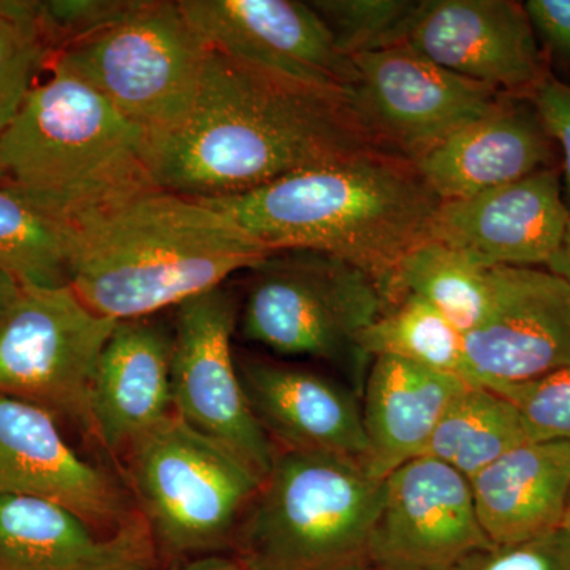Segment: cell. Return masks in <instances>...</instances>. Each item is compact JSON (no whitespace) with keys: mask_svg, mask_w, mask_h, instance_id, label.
I'll return each instance as SVG.
<instances>
[{"mask_svg":"<svg viewBox=\"0 0 570 570\" xmlns=\"http://www.w3.org/2000/svg\"><path fill=\"white\" fill-rule=\"evenodd\" d=\"M376 153L390 154L366 132L351 97L212 50L189 118L151 142L149 170L160 189L202 200Z\"/></svg>","mask_w":570,"mask_h":570,"instance_id":"6da1fadb","label":"cell"},{"mask_svg":"<svg viewBox=\"0 0 570 570\" xmlns=\"http://www.w3.org/2000/svg\"><path fill=\"white\" fill-rule=\"evenodd\" d=\"M70 287L99 316L151 317L272 257L227 214L149 187L81 216Z\"/></svg>","mask_w":570,"mask_h":570,"instance_id":"7a4b0ae2","label":"cell"},{"mask_svg":"<svg viewBox=\"0 0 570 570\" xmlns=\"http://www.w3.org/2000/svg\"><path fill=\"white\" fill-rule=\"evenodd\" d=\"M202 200L232 217L269 253L309 250L365 269L389 303L397 265L426 242L441 204L412 164L385 153Z\"/></svg>","mask_w":570,"mask_h":570,"instance_id":"3957f363","label":"cell"},{"mask_svg":"<svg viewBox=\"0 0 570 570\" xmlns=\"http://www.w3.org/2000/svg\"><path fill=\"white\" fill-rule=\"evenodd\" d=\"M47 69L0 140L2 184L70 223L157 187L148 134L61 62Z\"/></svg>","mask_w":570,"mask_h":570,"instance_id":"277c9868","label":"cell"},{"mask_svg":"<svg viewBox=\"0 0 570 570\" xmlns=\"http://www.w3.org/2000/svg\"><path fill=\"white\" fill-rule=\"evenodd\" d=\"M384 480L362 463L277 450L236 528L246 570H373L371 540Z\"/></svg>","mask_w":570,"mask_h":570,"instance_id":"5b68a950","label":"cell"},{"mask_svg":"<svg viewBox=\"0 0 570 570\" xmlns=\"http://www.w3.org/2000/svg\"><path fill=\"white\" fill-rule=\"evenodd\" d=\"M250 272L238 316L246 340L277 355L346 366L362 393L371 360L360 336L389 305L377 281L348 262L309 250L273 254Z\"/></svg>","mask_w":570,"mask_h":570,"instance_id":"8992f818","label":"cell"},{"mask_svg":"<svg viewBox=\"0 0 570 570\" xmlns=\"http://www.w3.org/2000/svg\"><path fill=\"white\" fill-rule=\"evenodd\" d=\"M127 475L154 546L186 560L234 542L264 479L174 415L126 452Z\"/></svg>","mask_w":570,"mask_h":570,"instance_id":"52a82bcc","label":"cell"},{"mask_svg":"<svg viewBox=\"0 0 570 570\" xmlns=\"http://www.w3.org/2000/svg\"><path fill=\"white\" fill-rule=\"evenodd\" d=\"M209 51L179 2L134 0L118 21L50 59L89 82L153 142L189 118Z\"/></svg>","mask_w":570,"mask_h":570,"instance_id":"ba28073f","label":"cell"},{"mask_svg":"<svg viewBox=\"0 0 570 570\" xmlns=\"http://www.w3.org/2000/svg\"><path fill=\"white\" fill-rule=\"evenodd\" d=\"M116 325L70 285L20 287L0 309V395L36 404L92 436L94 379Z\"/></svg>","mask_w":570,"mask_h":570,"instance_id":"9c48e42d","label":"cell"},{"mask_svg":"<svg viewBox=\"0 0 570 570\" xmlns=\"http://www.w3.org/2000/svg\"><path fill=\"white\" fill-rule=\"evenodd\" d=\"M238 316V302L224 285L176 307L174 407L184 423L265 479L277 450L250 411L239 377L232 348Z\"/></svg>","mask_w":570,"mask_h":570,"instance_id":"30bf717a","label":"cell"},{"mask_svg":"<svg viewBox=\"0 0 570 570\" xmlns=\"http://www.w3.org/2000/svg\"><path fill=\"white\" fill-rule=\"evenodd\" d=\"M354 63L355 115L382 149L409 164L508 96L442 69L406 43L356 56Z\"/></svg>","mask_w":570,"mask_h":570,"instance_id":"8fae6325","label":"cell"},{"mask_svg":"<svg viewBox=\"0 0 570 570\" xmlns=\"http://www.w3.org/2000/svg\"><path fill=\"white\" fill-rule=\"evenodd\" d=\"M184 17L213 51L352 97L358 85L354 59L309 2L298 0H178Z\"/></svg>","mask_w":570,"mask_h":570,"instance_id":"7c38bea8","label":"cell"},{"mask_svg":"<svg viewBox=\"0 0 570 570\" xmlns=\"http://www.w3.org/2000/svg\"><path fill=\"white\" fill-rule=\"evenodd\" d=\"M490 546L471 483L455 469L423 455L384 480L371 540L373 570H455Z\"/></svg>","mask_w":570,"mask_h":570,"instance_id":"4fadbf2b","label":"cell"},{"mask_svg":"<svg viewBox=\"0 0 570 570\" xmlns=\"http://www.w3.org/2000/svg\"><path fill=\"white\" fill-rule=\"evenodd\" d=\"M493 298L464 335V377L494 387L570 366V285L546 268H491Z\"/></svg>","mask_w":570,"mask_h":570,"instance_id":"5bb4252c","label":"cell"},{"mask_svg":"<svg viewBox=\"0 0 570 570\" xmlns=\"http://www.w3.org/2000/svg\"><path fill=\"white\" fill-rule=\"evenodd\" d=\"M404 43L508 96L531 97L549 77L523 3L512 0H420Z\"/></svg>","mask_w":570,"mask_h":570,"instance_id":"9a60e30c","label":"cell"},{"mask_svg":"<svg viewBox=\"0 0 570 570\" xmlns=\"http://www.w3.org/2000/svg\"><path fill=\"white\" fill-rule=\"evenodd\" d=\"M0 497L56 502L97 530H118L138 513L111 474L82 459L51 412L0 395Z\"/></svg>","mask_w":570,"mask_h":570,"instance_id":"2e32d148","label":"cell"},{"mask_svg":"<svg viewBox=\"0 0 570 570\" xmlns=\"http://www.w3.org/2000/svg\"><path fill=\"white\" fill-rule=\"evenodd\" d=\"M569 219L560 174L551 168L472 197L441 202L428 239L487 268H546Z\"/></svg>","mask_w":570,"mask_h":570,"instance_id":"e0dca14e","label":"cell"},{"mask_svg":"<svg viewBox=\"0 0 570 570\" xmlns=\"http://www.w3.org/2000/svg\"><path fill=\"white\" fill-rule=\"evenodd\" d=\"M236 363L250 411L276 450L341 456L365 466L360 393L302 366L257 356Z\"/></svg>","mask_w":570,"mask_h":570,"instance_id":"ac0fdd59","label":"cell"},{"mask_svg":"<svg viewBox=\"0 0 570 570\" xmlns=\"http://www.w3.org/2000/svg\"><path fill=\"white\" fill-rule=\"evenodd\" d=\"M553 141L531 97L502 96L485 115L412 163L439 200L472 197L551 170Z\"/></svg>","mask_w":570,"mask_h":570,"instance_id":"d6986e66","label":"cell"},{"mask_svg":"<svg viewBox=\"0 0 570 570\" xmlns=\"http://www.w3.org/2000/svg\"><path fill=\"white\" fill-rule=\"evenodd\" d=\"M154 554L140 512L105 532L56 502L0 497V570H156Z\"/></svg>","mask_w":570,"mask_h":570,"instance_id":"ffe728a7","label":"cell"},{"mask_svg":"<svg viewBox=\"0 0 570 570\" xmlns=\"http://www.w3.org/2000/svg\"><path fill=\"white\" fill-rule=\"evenodd\" d=\"M174 333L151 317L121 321L105 346L91 396L92 438L111 455L174 417Z\"/></svg>","mask_w":570,"mask_h":570,"instance_id":"44dd1931","label":"cell"},{"mask_svg":"<svg viewBox=\"0 0 570 570\" xmlns=\"http://www.w3.org/2000/svg\"><path fill=\"white\" fill-rule=\"evenodd\" d=\"M468 384L396 356H374L362 390L367 472L385 480L425 455L442 415Z\"/></svg>","mask_w":570,"mask_h":570,"instance_id":"7402d4cb","label":"cell"},{"mask_svg":"<svg viewBox=\"0 0 570 570\" xmlns=\"http://www.w3.org/2000/svg\"><path fill=\"white\" fill-rule=\"evenodd\" d=\"M480 527L493 546L560 530L570 494V444L531 441L469 480Z\"/></svg>","mask_w":570,"mask_h":570,"instance_id":"603a6c76","label":"cell"},{"mask_svg":"<svg viewBox=\"0 0 570 570\" xmlns=\"http://www.w3.org/2000/svg\"><path fill=\"white\" fill-rule=\"evenodd\" d=\"M531 441L519 409L493 390L468 384L442 415L425 455L471 480L504 453Z\"/></svg>","mask_w":570,"mask_h":570,"instance_id":"cb8c5ba5","label":"cell"},{"mask_svg":"<svg viewBox=\"0 0 570 570\" xmlns=\"http://www.w3.org/2000/svg\"><path fill=\"white\" fill-rule=\"evenodd\" d=\"M401 294L419 296L464 336L489 314L493 298L491 268L461 250L426 239L397 265L392 299Z\"/></svg>","mask_w":570,"mask_h":570,"instance_id":"d4e9b609","label":"cell"},{"mask_svg":"<svg viewBox=\"0 0 570 570\" xmlns=\"http://www.w3.org/2000/svg\"><path fill=\"white\" fill-rule=\"evenodd\" d=\"M75 225L0 183V272L21 287L70 285Z\"/></svg>","mask_w":570,"mask_h":570,"instance_id":"484cf974","label":"cell"},{"mask_svg":"<svg viewBox=\"0 0 570 570\" xmlns=\"http://www.w3.org/2000/svg\"><path fill=\"white\" fill-rule=\"evenodd\" d=\"M367 358L390 355L464 377V336L422 298L397 295L360 336Z\"/></svg>","mask_w":570,"mask_h":570,"instance_id":"4316f807","label":"cell"},{"mask_svg":"<svg viewBox=\"0 0 570 570\" xmlns=\"http://www.w3.org/2000/svg\"><path fill=\"white\" fill-rule=\"evenodd\" d=\"M50 58V45L40 28L39 2L0 0V140Z\"/></svg>","mask_w":570,"mask_h":570,"instance_id":"83f0119b","label":"cell"},{"mask_svg":"<svg viewBox=\"0 0 570 570\" xmlns=\"http://www.w3.org/2000/svg\"><path fill=\"white\" fill-rule=\"evenodd\" d=\"M337 48L356 56L403 45L420 0H314Z\"/></svg>","mask_w":570,"mask_h":570,"instance_id":"f1b7e54d","label":"cell"},{"mask_svg":"<svg viewBox=\"0 0 570 570\" xmlns=\"http://www.w3.org/2000/svg\"><path fill=\"white\" fill-rule=\"evenodd\" d=\"M487 389L519 409L534 441L570 444V366L532 381Z\"/></svg>","mask_w":570,"mask_h":570,"instance_id":"f546056e","label":"cell"},{"mask_svg":"<svg viewBox=\"0 0 570 570\" xmlns=\"http://www.w3.org/2000/svg\"><path fill=\"white\" fill-rule=\"evenodd\" d=\"M134 0H50L39 2V22L51 56L88 39L132 7Z\"/></svg>","mask_w":570,"mask_h":570,"instance_id":"4dcf8cb0","label":"cell"},{"mask_svg":"<svg viewBox=\"0 0 570 570\" xmlns=\"http://www.w3.org/2000/svg\"><path fill=\"white\" fill-rule=\"evenodd\" d=\"M455 570H570V535L562 530L472 553Z\"/></svg>","mask_w":570,"mask_h":570,"instance_id":"1f68e13d","label":"cell"},{"mask_svg":"<svg viewBox=\"0 0 570 570\" xmlns=\"http://www.w3.org/2000/svg\"><path fill=\"white\" fill-rule=\"evenodd\" d=\"M531 100L551 138L557 142V148H560L564 189L568 194L566 202L570 209V86L547 77L531 94Z\"/></svg>","mask_w":570,"mask_h":570,"instance_id":"d6a6232c","label":"cell"},{"mask_svg":"<svg viewBox=\"0 0 570 570\" xmlns=\"http://www.w3.org/2000/svg\"><path fill=\"white\" fill-rule=\"evenodd\" d=\"M523 7L538 39L570 61V0H528Z\"/></svg>","mask_w":570,"mask_h":570,"instance_id":"836d02e7","label":"cell"},{"mask_svg":"<svg viewBox=\"0 0 570 570\" xmlns=\"http://www.w3.org/2000/svg\"><path fill=\"white\" fill-rule=\"evenodd\" d=\"M546 269L570 285V219L564 235H562L560 246H558L553 257L550 258L549 264L546 265Z\"/></svg>","mask_w":570,"mask_h":570,"instance_id":"e575fe53","label":"cell"},{"mask_svg":"<svg viewBox=\"0 0 570 570\" xmlns=\"http://www.w3.org/2000/svg\"><path fill=\"white\" fill-rule=\"evenodd\" d=\"M168 570H246L236 558L202 557Z\"/></svg>","mask_w":570,"mask_h":570,"instance_id":"d590c367","label":"cell"},{"mask_svg":"<svg viewBox=\"0 0 570 570\" xmlns=\"http://www.w3.org/2000/svg\"><path fill=\"white\" fill-rule=\"evenodd\" d=\"M21 285L17 281L11 279L6 273L0 272V309L13 298L20 291Z\"/></svg>","mask_w":570,"mask_h":570,"instance_id":"8d00e7d4","label":"cell"},{"mask_svg":"<svg viewBox=\"0 0 570 570\" xmlns=\"http://www.w3.org/2000/svg\"><path fill=\"white\" fill-rule=\"evenodd\" d=\"M561 528L570 535V494L568 499V505H566L564 519H562Z\"/></svg>","mask_w":570,"mask_h":570,"instance_id":"74e56055","label":"cell"}]
</instances>
